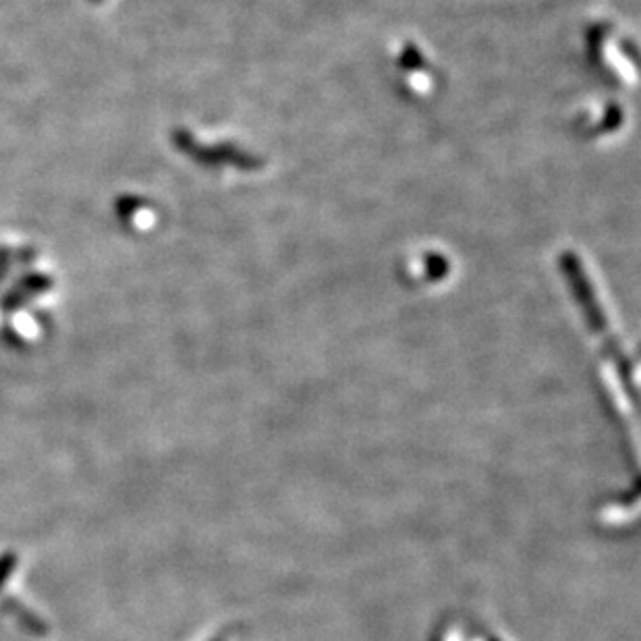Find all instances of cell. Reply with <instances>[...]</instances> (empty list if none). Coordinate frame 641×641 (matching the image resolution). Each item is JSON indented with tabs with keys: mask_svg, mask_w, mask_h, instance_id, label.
I'll return each mask as SVG.
<instances>
[]
</instances>
